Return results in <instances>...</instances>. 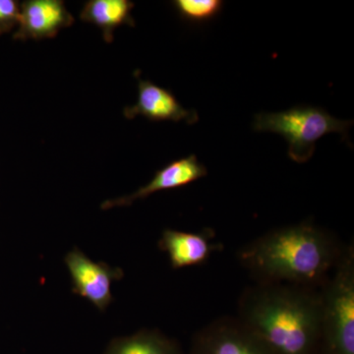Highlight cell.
Returning a JSON list of instances; mask_svg holds the SVG:
<instances>
[{
    "label": "cell",
    "mask_w": 354,
    "mask_h": 354,
    "mask_svg": "<svg viewBox=\"0 0 354 354\" xmlns=\"http://www.w3.org/2000/svg\"><path fill=\"white\" fill-rule=\"evenodd\" d=\"M346 245L311 221L276 228L242 247L239 263L255 283L321 288Z\"/></svg>",
    "instance_id": "6da1fadb"
},
{
    "label": "cell",
    "mask_w": 354,
    "mask_h": 354,
    "mask_svg": "<svg viewBox=\"0 0 354 354\" xmlns=\"http://www.w3.org/2000/svg\"><path fill=\"white\" fill-rule=\"evenodd\" d=\"M321 314V288L255 283L242 292L236 317L274 354H313Z\"/></svg>",
    "instance_id": "7a4b0ae2"
},
{
    "label": "cell",
    "mask_w": 354,
    "mask_h": 354,
    "mask_svg": "<svg viewBox=\"0 0 354 354\" xmlns=\"http://www.w3.org/2000/svg\"><path fill=\"white\" fill-rule=\"evenodd\" d=\"M322 314L313 354H354V246L346 245L341 259L321 288Z\"/></svg>",
    "instance_id": "3957f363"
},
{
    "label": "cell",
    "mask_w": 354,
    "mask_h": 354,
    "mask_svg": "<svg viewBox=\"0 0 354 354\" xmlns=\"http://www.w3.org/2000/svg\"><path fill=\"white\" fill-rule=\"evenodd\" d=\"M353 121L337 120L325 109L311 106H293L279 113L256 114L253 130L281 135L288 144V157L304 164L313 157L316 143L329 133H339L348 141Z\"/></svg>",
    "instance_id": "277c9868"
},
{
    "label": "cell",
    "mask_w": 354,
    "mask_h": 354,
    "mask_svg": "<svg viewBox=\"0 0 354 354\" xmlns=\"http://www.w3.org/2000/svg\"><path fill=\"white\" fill-rule=\"evenodd\" d=\"M187 354H274L235 317L212 321L193 335Z\"/></svg>",
    "instance_id": "5b68a950"
},
{
    "label": "cell",
    "mask_w": 354,
    "mask_h": 354,
    "mask_svg": "<svg viewBox=\"0 0 354 354\" xmlns=\"http://www.w3.org/2000/svg\"><path fill=\"white\" fill-rule=\"evenodd\" d=\"M64 261L71 276L72 291L101 312L108 308L113 301L111 286L122 279V270L104 262H94L78 248L67 253Z\"/></svg>",
    "instance_id": "8992f818"
},
{
    "label": "cell",
    "mask_w": 354,
    "mask_h": 354,
    "mask_svg": "<svg viewBox=\"0 0 354 354\" xmlns=\"http://www.w3.org/2000/svg\"><path fill=\"white\" fill-rule=\"evenodd\" d=\"M74 23L62 0H27L20 4L19 22L15 39L55 38L64 28Z\"/></svg>",
    "instance_id": "52a82bcc"
},
{
    "label": "cell",
    "mask_w": 354,
    "mask_h": 354,
    "mask_svg": "<svg viewBox=\"0 0 354 354\" xmlns=\"http://www.w3.org/2000/svg\"><path fill=\"white\" fill-rule=\"evenodd\" d=\"M207 174H208L207 167L198 160L196 156L190 155L186 158H179L156 172L152 180L143 187L139 188L136 192L127 196L104 201L101 208L109 209L115 207L130 206L137 200L145 199L153 193L176 189V188L189 185L206 176Z\"/></svg>",
    "instance_id": "ba28073f"
},
{
    "label": "cell",
    "mask_w": 354,
    "mask_h": 354,
    "mask_svg": "<svg viewBox=\"0 0 354 354\" xmlns=\"http://www.w3.org/2000/svg\"><path fill=\"white\" fill-rule=\"evenodd\" d=\"M216 232L204 228L199 232L165 230L158 241L160 250L167 254L174 269L195 267L204 264L212 254L221 250L223 245L215 243Z\"/></svg>",
    "instance_id": "9c48e42d"
},
{
    "label": "cell",
    "mask_w": 354,
    "mask_h": 354,
    "mask_svg": "<svg viewBox=\"0 0 354 354\" xmlns=\"http://www.w3.org/2000/svg\"><path fill=\"white\" fill-rule=\"evenodd\" d=\"M123 114L127 120L144 116L152 121H185L188 124H194L199 120L196 111L183 108L171 91L140 78L138 100L134 106H127Z\"/></svg>",
    "instance_id": "30bf717a"
},
{
    "label": "cell",
    "mask_w": 354,
    "mask_h": 354,
    "mask_svg": "<svg viewBox=\"0 0 354 354\" xmlns=\"http://www.w3.org/2000/svg\"><path fill=\"white\" fill-rule=\"evenodd\" d=\"M133 8L134 3L129 0H90L84 6L80 18L99 27L104 41L109 44L113 41L116 28L122 25L134 27Z\"/></svg>",
    "instance_id": "8fae6325"
},
{
    "label": "cell",
    "mask_w": 354,
    "mask_h": 354,
    "mask_svg": "<svg viewBox=\"0 0 354 354\" xmlns=\"http://www.w3.org/2000/svg\"><path fill=\"white\" fill-rule=\"evenodd\" d=\"M104 354H185L180 344L157 330H142L128 337H116Z\"/></svg>",
    "instance_id": "7c38bea8"
},
{
    "label": "cell",
    "mask_w": 354,
    "mask_h": 354,
    "mask_svg": "<svg viewBox=\"0 0 354 354\" xmlns=\"http://www.w3.org/2000/svg\"><path fill=\"white\" fill-rule=\"evenodd\" d=\"M181 19L192 25H203L215 19L223 10L221 0H176L172 1Z\"/></svg>",
    "instance_id": "4fadbf2b"
},
{
    "label": "cell",
    "mask_w": 354,
    "mask_h": 354,
    "mask_svg": "<svg viewBox=\"0 0 354 354\" xmlns=\"http://www.w3.org/2000/svg\"><path fill=\"white\" fill-rule=\"evenodd\" d=\"M20 3L15 0H0V36L10 32L19 22Z\"/></svg>",
    "instance_id": "5bb4252c"
}]
</instances>
